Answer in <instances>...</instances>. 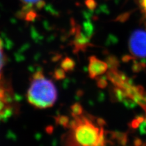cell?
Returning <instances> with one entry per match:
<instances>
[{
  "mask_svg": "<svg viewBox=\"0 0 146 146\" xmlns=\"http://www.w3.org/2000/svg\"><path fill=\"white\" fill-rule=\"evenodd\" d=\"M56 122L58 123V124L62 125L64 127H69V119L68 117L65 116H60L56 119Z\"/></svg>",
  "mask_w": 146,
  "mask_h": 146,
  "instance_id": "cell-16",
  "label": "cell"
},
{
  "mask_svg": "<svg viewBox=\"0 0 146 146\" xmlns=\"http://www.w3.org/2000/svg\"><path fill=\"white\" fill-rule=\"evenodd\" d=\"M107 77L115 86L124 90L132 84L127 77L121 72L118 71L117 70L110 69L107 74Z\"/></svg>",
  "mask_w": 146,
  "mask_h": 146,
  "instance_id": "cell-5",
  "label": "cell"
},
{
  "mask_svg": "<svg viewBox=\"0 0 146 146\" xmlns=\"http://www.w3.org/2000/svg\"><path fill=\"white\" fill-rule=\"evenodd\" d=\"M45 1H43V0H38V1H36L35 3V7L40 10V9H42V8L44 7L45 6Z\"/></svg>",
  "mask_w": 146,
  "mask_h": 146,
  "instance_id": "cell-21",
  "label": "cell"
},
{
  "mask_svg": "<svg viewBox=\"0 0 146 146\" xmlns=\"http://www.w3.org/2000/svg\"><path fill=\"white\" fill-rule=\"evenodd\" d=\"M111 138L117 141V142L121 145H125L127 142V135L125 133L122 132H111Z\"/></svg>",
  "mask_w": 146,
  "mask_h": 146,
  "instance_id": "cell-8",
  "label": "cell"
},
{
  "mask_svg": "<svg viewBox=\"0 0 146 146\" xmlns=\"http://www.w3.org/2000/svg\"><path fill=\"white\" fill-rule=\"evenodd\" d=\"M144 121V118L143 116H138L131 122L130 127L132 129H136L140 127L141 124Z\"/></svg>",
  "mask_w": 146,
  "mask_h": 146,
  "instance_id": "cell-14",
  "label": "cell"
},
{
  "mask_svg": "<svg viewBox=\"0 0 146 146\" xmlns=\"http://www.w3.org/2000/svg\"><path fill=\"white\" fill-rule=\"evenodd\" d=\"M108 65L107 63L99 60L95 56H91L89 58L88 73L91 79H95L96 77L104 74L108 70Z\"/></svg>",
  "mask_w": 146,
  "mask_h": 146,
  "instance_id": "cell-4",
  "label": "cell"
},
{
  "mask_svg": "<svg viewBox=\"0 0 146 146\" xmlns=\"http://www.w3.org/2000/svg\"><path fill=\"white\" fill-rule=\"evenodd\" d=\"M146 113V112H145ZM145 121L146 122V116H145Z\"/></svg>",
  "mask_w": 146,
  "mask_h": 146,
  "instance_id": "cell-25",
  "label": "cell"
},
{
  "mask_svg": "<svg viewBox=\"0 0 146 146\" xmlns=\"http://www.w3.org/2000/svg\"><path fill=\"white\" fill-rule=\"evenodd\" d=\"M85 4L87 8L91 11L94 10L98 5V3L96 1V0H85Z\"/></svg>",
  "mask_w": 146,
  "mask_h": 146,
  "instance_id": "cell-19",
  "label": "cell"
},
{
  "mask_svg": "<svg viewBox=\"0 0 146 146\" xmlns=\"http://www.w3.org/2000/svg\"><path fill=\"white\" fill-rule=\"evenodd\" d=\"M129 48L131 53L138 57H146V31L136 30L130 36Z\"/></svg>",
  "mask_w": 146,
  "mask_h": 146,
  "instance_id": "cell-3",
  "label": "cell"
},
{
  "mask_svg": "<svg viewBox=\"0 0 146 146\" xmlns=\"http://www.w3.org/2000/svg\"><path fill=\"white\" fill-rule=\"evenodd\" d=\"M27 99L39 109L52 107L57 99V91L53 82L44 77L42 71L36 72L27 92Z\"/></svg>",
  "mask_w": 146,
  "mask_h": 146,
  "instance_id": "cell-2",
  "label": "cell"
},
{
  "mask_svg": "<svg viewBox=\"0 0 146 146\" xmlns=\"http://www.w3.org/2000/svg\"><path fill=\"white\" fill-rule=\"evenodd\" d=\"M21 1L25 4H27V3H33L34 4V3H36V1H38V0H21Z\"/></svg>",
  "mask_w": 146,
  "mask_h": 146,
  "instance_id": "cell-23",
  "label": "cell"
},
{
  "mask_svg": "<svg viewBox=\"0 0 146 146\" xmlns=\"http://www.w3.org/2000/svg\"><path fill=\"white\" fill-rule=\"evenodd\" d=\"M6 61V57L5 55H4L2 42L1 40H0V80L1 79V74H2V70L3 69V67L5 64Z\"/></svg>",
  "mask_w": 146,
  "mask_h": 146,
  "instance_id": "cell-11",
  "label": "cell"
},
{
  "mask_svg": "<svg viewBox=\"0 0 146 146\" xmlns=\"http://www.w3.org/2000/svg\"><path fill=\"white\" fill-rule=\"evenodd\" d=\"M107 64L110 67V69L117 70V66H119V62L116 57L110 56L107 58Z\"/></svg>",
  "mask_w": 146,
  "mask_h": 146,
  "instance_id": "cell-12",
  "label": "cell"
},
{
  "mask_svg": "<svg viewBox=\"0 0 146 146\" xmlns=\"http://www.w3.org/2000/svg\"><path fill=\"white\" fill-rule=\"evenodd\" d=\"M84 28L85 34L87 35L88 37L91 38L93 34V26L91 23L89 21L85 22L84 23Z\"/></svg>",
  "mask_w": 146,
  "mask_h": 146,
  "instance_id": "cell-13",
  "label": "cell"
},
{
  "mask_svg": "<svg viewBox=\"0 0 146 146\" xmlns=\"http://www.w3.org/2000/svg\"><path fill=\"white\" fill-rule=\"evenodd\" d=\"M90 38L87 35L82 33L79 28L77 29L74 42H73L76 51L79 52V51L85 50L90 44Z\"/></svg>",
  "mask_w": 146,
  "mask_h": 146,
  "instance_id": "cell-6",
  "label": "cell"
},
{
  "mask_svg": "<svg viewBox=\"0 0 146 146\" xmlns=\"http://www.w3.org/2000/svg\"><path fill=\"white\" fill-rule=\"evenodd\" d=\"M144 97H145V98L146 99V93H144Z\"/></svg>",
  "mask_w": 146,
  "mask_h": 146,
  "instance_id": "cell-24",
  "label": "cell"
},
{
  "mask_svg": "<svg viewBox=\"0 0 146 146\" xmlns=\"http://www.w3.org/2000/svg\"><path fill=\"white\" fill-rule=\"evenodd\" d=\"M54 78L56 80H62L65 78L66 76V71L63 70L62 68H58L55 70L54 73Z\"/></svg>",
  "mask_w": 146,
  "mask_h": 146,
  "instance_id": "cell-15",
  "label": "cell"
},
{
  "mask_svg": "<svg viewBox=\"0 0 146 146\" xmlns=\"http://www.w3.org/2000/svg\"><path fill=\"white\" fill-rule=\"evenodd\" d=\"M69 125L70 131L66 136L68 145H105L106 136L103 127H97L89 117L82 115L74 117Z\"/></svg>",
  "mask_w": 146,
  "mask_h": 146,
  "instance_id": "cell-1",
  "label": "cell"
},
{
  "mask_svg": "<svg viewBox=\"0 0 146 146\" xmlns=\"http://www.w3.org/2000/svg\"><path fill=\"white\" fill-rule=\"evenodd\" d=\"M130 13H128V12L122 13V15H119L116 18V20L118 21L124 22L129 18V17H130Z\"/></svg>",
  "mask_w": 146,
  "mask_h": 146,
  "instance_id": "cell-20",
  "label": "cell"
},
{
  "mask_svg": "<svg viewBox=\"0 0 146 146\" xmlns=\"http://www.w3.org/2000/svg\"><path fill=\"white\" fill-rule=\"evenodd\" d=\"M61 68L66 72L73 71L75 67L74 61L70 57H66L63 59L61 63Z\"/></svg>",
  "mask_w": 146,
  "mask_h": 146,
  "instance_id": "cell-9",
  "label": "cell"
},
{
  "mask_svg": "<svg viewBox=\"0 0 146 146\" xmlns=\"http://www.w3.org/2000/svg\"><path fill=\"white\" fill-rule=\"evenodd\" d=\"M107 78H104V77H100L97 79V85L98 87L100 88H104L107 86Z\"/></svg>",
  "mask_w": 146,
  "mask_h": 146,
  "instance_id": "cell-18",
  "label": "cell"
},
{
  "mask_svg": "<svg viewBox=\"0 0 146 146\" xmlns=\"http://www.w3.org/2000/svg\"><path fill=\"white\" fill-rule=\"evenodd\" d=\"M71 115L72 117H78L83 114V108L79 103H75L71 107Z\"/></svg>",
  "mask_w": 146,
  "mask_h": 146,
  "instance_id": "cell-10",
  "label": "cell"
},
{
  "mask_svg": "<svg viewBox=\"0 0 146 146\" xmlns=\"http://www.w3.org/2000/svg\"><path fill=\"white\" fill-rule=\"evenodd\" d=\"M7 96L5 89L1 84L0 80V115H2L7 110Z\"/></svg>",
  "mask_w": 146,
  "mask_h": 146,
  "instance_id": "cell-7",
  "label": "cell"
},
{
  "mask_svg": "<svg viewBox=\"0 0 146 146\" xmlns=\"http://www.w3.org/2000/svg\"><path fill=\"white\" fill-rule=\"evenodd\" d=\"M140 4L143 12L145 13L146 16V0H140Z\"/></svg>",
  "mask_w": 146,
  "mask_h": 146,
  "instance_id": "cell-22",
  "label": "cell"
},
{
  "mask_svg": "<svg viewBox=\"0 0 146 146\" xmlns=\"http://www.w3.org/2000/svg\"><path fill=\"white\" fill-rule=\"evenodd\" d=\"M36 16H37V13H36V12L34 10V9H32V10L26 13L25 20L29 22L33 21L35 19Z\"/></svg>",
  "mask_w": 146,
  "mask_h": 146,
  "instance_id": "cell-17",
  "label": "cell"
}]
</instances>
